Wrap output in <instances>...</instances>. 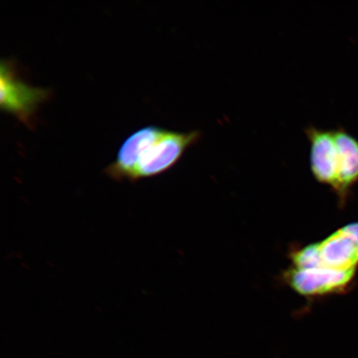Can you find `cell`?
<instances>
[{
  "instance_id": "obj_1",
  "label": "cell",
  "mask_w": 358,
  "mask_h": 358,
  "mask_svg": "<svg viewBox=\"0 0 358 358\" xmlns=\"http://www.w3.org/2000/svg\"><path fill=\"white\" fill-rule=\"evenodd\" d=\"M291 266L321 268L356 273L358 266V222L340 228L320 243L291 250Z\"/></svg>"
},
{
  "instance_id": "obj_2",
  "label": "cell",
  "mask_w": 358,
  "mask_h": 358,
  "mask_svg": "<svg viewBox=\"0 0 358 358\" xmlns=\"http://www.w3.org/2000/svg\"><path fill=\"white\" fill-rule=\"evenodd\" d=\"M0 95L2 111L30 127L38 107L48 99L51 92L30 86L20 77L13 61L3 59L0 64Z\"/></svg>"
},
{
  "instance_id": "obj_3",
  "label": "cell",
  "mask_w": 358,
  "mask_h": 358,
  "mask_svg": "<svg viewBox=\"0 0 358 358\" xmlns=\"http://www.w3.org/2000/svg\"><path fill=\"white\" fill-rule=\"evenodd\" d=\"M201 136L199 131L176 132L164 129L141 154L133 182L168 171L190 147L199 142Z\"/></svg>"
},
{
  "instance_id": "obj_4",
  "label": "cell",
  "mask_w": 358,
  "mask_h": 358,
  "mask_svg": "<svg viewBox=\"0 0 358 358\" xmlns=\"http://www.w3.org/2000/svg\"><path fill=\"white\" fill-rule=\"evenodd\" d=\"M355 275L353 272L290 266L284 273V280L295 292L306 298H315L343 292Z\"/></svg>"
},
{
  "instance_id": "obj_5",
  "label": "cell",
  "mask_w": 358,
  "mask_h": 358,
  "mask_svg": "<svg viewBox=\"0 0 358 358\" xmlns=\"http://www.w3.org/2000/svg\"><path fill=\"white\" fill-rule=\"evenodd\" d=\"M310 144V169L313 178L334 189L337 177L338 152L334 131L310 125L304 129Z\"/></svg>"
},
{
  "instance_id": "obj_6",
  "label": "cell",
  "mask_w": 358,
  "mask_h": 358,
  "mask_svg": "<svg viewBox=\"0 0 358 358\" xmlns=\"http://www.w3.org/2000/svg\"><path fill=\"white\" fill-rule=\"evenodd\" d=\"M163 131L164 128L149 125L138 129L125 138L114 162L105 169L106 176L114 180L133 182L141 154Z\"/></svg>"
},
{
  "instance_id": "obj_7",
  "label": "cell",
  "mask_w": 358,
  "mask_h": 358,
  "mask_svg": "<svg viewBox=\"0 0 358 358\" xmlns=\"http://www.w3.org/2000/svg\"><path fill=\"white\" fill-rule=\"evenodd\" d=\"M338 152L337 177L333 191L345 201L358 181V140L343 127L334 129Z\"/></svg>"
}]
</instances>
